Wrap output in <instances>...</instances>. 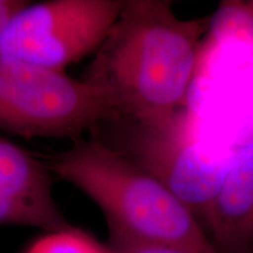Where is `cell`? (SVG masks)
I'll use <instances>...</instances> for the list:
<instances>
[{
  "instance_id": "cell-7",
  "label": "cell",
  "mask_w": 253,
  "mask_h": 253,
  "mask_svg": "<svg viewBox=\"0 0 253 253\" xmlns=\"http://www.w3.org/2000/svg\"><path fill=\"white\" fill-rule=\"evenodd\" d=\"M204 226L219 253H246L253 245V136L230 158Z\"/></svg>"
},
{
  "instance_id": "cell-1",
  "label": "cell",
  "mask_w": 253,
  "mask_h": 253,
  "mask_svg": "<svg viewBox=\"0 0 253 253\" xmlns=\"http://www.w3.org/2000/svg\"><path fill=\"white\" fill-rule=\"evenodd\" d=\"M204 20L177 17L164 0H123L82 79L118 119L166 126L182 116L197 72Z\"/></svg>"
},
{
  "instance_id": "cell-9",
  "label": "cell",
  "mask_w": 253,
  "mask_h": 253,
  "mask_svg": "<svg viewBox=\"0 0 253 253\" xmlns=\"http://www.w3.org/2000/svg\"><path fill=\"white\" fill-rule=\"evenodd\" d=\"M214 34L223 39L239 40L253 48V1H226L213 21Z\"/></svg>"
},
{
  "instance_id": "cell-5",
  "label": "cell",
  "mask_w": 253,
  "mask_h": 253,
  "mask_svg": "<svg viewBox=\"0 0 253 253\" xmlns=\"http://www.w3.org/2000/svg\"><path fill=\"white\" fill-rule=\"evenodd\" d=\"M122 6L123 0L28 1L0 33V58L66 72L99 49Z\"/></svg>"
},
{
  "instance_id": "cell-4",
  "label": "cell",
  "mask_w": 253,
  "mask_h": 253,
  "mask_svg": "<svg viewBox=\"0 0 253 253\" xmlns=\"http://www.w3.org/2000/svg\"><path fill=\"white\" fill-rule=\"evenodd\" d=\"M89 135L155 177L205 225L230 160L216 162L202 154L182 116L166 126L109 120Z\"/></svg>"
},
{
  "instance_id": "cell-6",
  "label": "cell",
  "mask_w": 253,
  "mask_h": 253,
  "mask_svg": "<svg viewBox=\"0 0 253 253\" xmlns=\"http://www.w3.org/2000/svg\"><path fill=\"white\" fill-rule=\"evenodd\" d=\"M53 177L45 160L0 138V225L46 233L72 227L55 203Z\"/></svg>"
},
{
  "instance_id": "cell-3",
  "label": "cell",
  "mask_w": 253,
  "mask_h": 253,
  "mask_svg": "<svg viewBox=\"0 0 253 253\" xmlns=\"http://www.w3.org/2000/svg\"><path fill=\"white\" fill-rule=\"evenodd\" d=\"M118 119L103 96L66 72L0 58V129L74 142Z\"/></svg>"
},
{
  "instance_id": "cell-10",
  "label": "cell",
  "mask_w": 253,
  "mask_h": 253,
  "mask_svg": "<svg viewBox=\"0 0 253 253\" xmlns=\"http://www.w3.org/2000/svg\"><path fill=\"white\" fill-rule=\"evenodd\" d=\"M106 244L112 253H195L182 246L136 239L112 229Z\"/></svg>"
},
{
  "instance_id": "cell-8",
  "label": "cell",
  "mask_w": 253,
  "mask_h": 253,
  "mask_svg": "<svg viewBox=\"0 0 253 253\" xmlns=\"http://www.w3.org/2000/svg\"><path fill=\"white\" fill-rule=\"evenodd\" d=\"M24 253H112L106 243H101L86 231L72 226L58 232L45 233L34 240Z\"/></svg>"
},
{
  "instance_id": "cell-11",
  "label": "cell",
  "mask_w": 253,
  "mask_h": 253,
  "mask_svg": "<svg viewBox=\"0 0 253 253\" xmlns=\"http://www.w3.org/2000/svg\"><path fill=\"white\" fill-rule=\"evenodd\" d=\"M27 2L26 0H0V33L12 17Z\"/></svg>"
},
{
  "instance_id": "cell-2",
  "label": "cell",
  "mask_w": 253,
  "mask_h": 253,
  "mask_svg": "<svg viewBox=\"0 0 253 253\" xmlns=\"http://www.w3.org/2000/svg\"><path fill=\"white\" fill-rule=\"evenodd\" d=\"M53 176L97 205L108 229L145 242L219 253L194 213L162 183L94 136L45 160Z\"/></svg>"
}]
</instances>
